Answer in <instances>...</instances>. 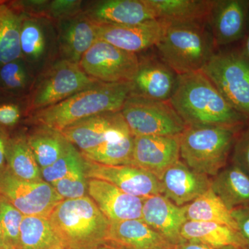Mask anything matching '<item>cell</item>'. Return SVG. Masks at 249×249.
Instances as JSON below:
<instances>
[{
  "mask_svg": "<svg viewBox=\"0 0 249 249\" xmlns=\"http://www.w3.org/2000/svg\"><path fill=\"white\" fill-rule=\"evenodd\" d=\"M168 102L187 127L215 125L240 129L249 119L227 102L201 71L178 75Z\"/></svg>",
  "mask_w": 249,
  "mask_h": 249,
  "instance_id": "cell-1",
  "label": "cell"
},
{
  "mask_svg": "<svg viewBox=\"0 0 249 249\" xmlns=\"http://www.w3.org/2000/svg\"><path fill=\"white\" fill-rule=\"evenodd\" d=\"M133 91L132 83H99L45 109L31 114L30 120L62 132L87 118L121 111Z\"/></svg>",
  "mask_w": 249,
  "mask_h": 249,
  "instance_id": "cell-2",
  "label": "cell"
},
{
  "mask_svg": "<svg viewBox=\"0 0 249 249\" xmlns=\"http://www.w3.org/2000/svg\"><path fill=\"white\" fill-rule=\"evenodd\" d=\"M165 22L164 34L155 47L160 60L178 75L201 71L215 53L208 19Z\"/></svg>",
  "mask_w": 249,
  "mask_h": 249,
  "instance_id": "cell-3",
  "label": "cell"
},
{
  "mask_svg": "<svg viewBox=\"0 0 249 249\" xmlns=\"http://www.w3.org/2000/svg\"><path fill=\"white\" fill-rule=\"evenodd\" d=\"M48 218L67 249H91L107 240L110 222L89 196L64 199Z\"/></svg>",
  "mask_w": 249,
  "mask_h": 249,
  "instance_id": "cell-4",
  "label": "cell"
},
{
  "mask_svg": "<svg viewBox=\"0 0 249 249\" xmlns=\"http://www.w3.org/2000/svg\"><path fill=\"white\" fill-rule=\"evenodd\" d=\"M240 129L224 126H190L180 135V158L191 169L215 176L225 168Z\"/></svg>",
  "mask_w": 249,
  "mask_h": 249,
  "instance_id": "cell-5",
  "label": "cell"
},
{
  "mask_svg": "<svg viewBox=\"0 0 249 249\" xmlns=\"http://www.w3.org/2000/svg\"><path fill=\"white\" fill-rule=\"evenodd\" d=\"M201 71L236 111L249 119V59L243 51L215 52Z\"/></svg>",
  "mask_w": 249,
  "mask_h": 249,
  "instance_id": "cell-6",
  "label": "cell"
},
{
  "mask_svg": "<svg viewBox=\"0 0 249 249\" xmlns=\"http://www.w3.org/2000/svg\"><path fill=\"white\" fill-rule=\"evenodd\" d=\"M98 83L88 76L78 64L62 59L49 67L37 80L29 94L26 109L32 114L62 102Z\"/></svg>",
  "mask_w": 249,
  "mask_h": 249,
  "instance_id": "cell-7",
  "label": "cell"
},
{
  "mask_svg": "<svg viewBox=\"0 0 249 249\" xmlns=\"http://www.w3.org/2000/svg\"><path fill=\"white\" fill-rule=\"evenodd\" d=\"M134 137H178L187 126L169 102L131 93L121 111Z\"/></svg>",
  "mask_w": 249,
  "mask_h": 249,
  "instance_id": "cell-8",
  "label": "cell"
},
{
  "mask_svg": "<svg viewBox=\"0 0 249 249\" xmlns=\"http://www.w3.org/2000/svg\"><path fill=\"white\" fill-rule=\"evenodd\" d=\"M137 54L98 40L80 59L79 66L88 76L104 83H131L138 71Z\"/></svg>",
  "mask_w": 249,
  "mask_h": 249,
  "instance_id": "cell-9",
  "label": "cell"
},
{
  "mask_svg": "<svg viewBox=\"0 0 249 249\" xmlns=\"http://www.w3.org/2000/svg\"><path fill=\"white\" fill-rule=\"evenodd\" d=\"M0 196L24 216L49 217L64 200L52 185L45 181H28L16 178L7 167L0 171Z\"/></svg>",
  "mask_w": 249,
  "mask_h": 249,
  "instance_id": "cell-10",
  "label": "cell"
},
{
  "mask_svg": "<svg viewBox=\"0 0 249 249\" xmlns=\"http://www.w3.org/2000/svg\"><path fill=\"white\" fill-rule=\"evenodd\" d=\"M61 133L81 154L131 133L121 111L103 113L72 124Z\"/></svg>",
  "mask_w": 249,
  "mask_h": 249,
  "instance_id": "cell-11",
  "label": "cell"
},
{
  "mask_svg": "<svg viewBox=\"0 0 249 249\" xmlns=\"http://www.w3.org/2000/svg\"><path fill=\"white\" fill-rule=\"evenodd\" d=\"M84 164L87 178L107 181L131 196L145 199L163 194L160 178L142 168L101 164L85 158Z\"/></svg>",
  "mask_w": 249,
  "mask_h": 249,
  "instance_id": "cell-12",
  "label": "cell"
},
{
  "mask_svg": "<svg viewBox=\"0 0 249 249\" xmlns=\"http://www.w3.org/2000/svg\"><path fill=\"white\" fill-rule=\"evenodd\" d=\"M96 25L98 40L136 54L155 47L163 36L165 29V22L157 19L134 25L98 24Z\"/></svg>",
  "mask_w": 249,
  "mask_h": 249,
  "instance_id": "cell-13",
  "label": "cell"
},
{
  "mask_svg": "<svg viewBox=\"0 0 249 249\" xmlns=\"http://www.w3.org/2000/svg\"><path fill=\"white\" fill-rule=\"evenodd\" d=\"M248 0H214L208 18L215 46L234 43L245 37L248 28Z\"/></svg>",
  "mask_w": 249,
  "mask_h": 249,
  "instance_id": "cell-14",
  "label": "cell"
},
{
  "mask_svg": "<svg viewBox=\"0 0 249 249\" xmlns=\"http://www.w3.org/2000/svg\"><path fill=\"white\" fill-rule=\"evenodd\" d=\"M180 136L134 137L132 165L160 178L165 170L179 160Z\"/></svg>",
  "mask_w": 249,
  "mask_h": 249,
  "instance_id": "cell-15",
  "label": "cell"
},
{
  "mask_svg": "<svg viewBox=\"0 0 249 249\" xmlns=\"http://www.w3.org/2000/svg\"><path fill=\"white\" fill-rule=\"evenodd\" d=\"M88 193L110 223L142 219L143 199L102 180L88 178Z\"/></svg>",
  "mask_w": 249,
  "mask_h": 249,
  "instance_id": "cell-16",
  "label": "cell"
},
{
  "mask_svg": "<svg viewBox=\"0 0 249 249\" xmlns=\"http://www.w3.org/2000/svg\"><path fill=\"white\" fill-rule=\"evenodd\" d=\"M160 181L162 195L178 206L190 204L211 188L209 176L191 169L180 160L165 170Z\"/></svg>",
  "mask_w": 249,
  "mask_h": 249,
  "instance_id": "cell-17",
  "label": "cell"
},
{
  "mask_svg": "<svg viewBox=\"0 0 249 249\" xmlns=\"http://www.w3.org/2000/svg\"><path fill=\"white\" fill-rule=\"evenodd\" d=\"M178 75L160 58L140 60L131 82L132 93L155 101L168 102L178 83Z\"/></svg>",
  "mask_w": 249,
  "mask_h": 249,
  "instance_id": "cell-18",
  "label": "cell"
},
{
  "mask_svg": "<svg viewBox=\"0 0 249 249\" xmlns=\"http://www.w3.org/2000/svg\"><path fill=\"white\" fill-rule=\"evenodd\" d=\"M142 220L175 247L183 242L181 231L187 222L185 206H178L163 195L142 201Z\"/></svg>",
  "mask_w": 249,
  "mask_h": 249,
  "instance_id": "cell-19",
  "label": "cell"
},
{
  "mask_svg": "<svg viewBox=\"0 0 249 249\" xmlns=\"http://www.w3.org/2000/svg\"><path fill=\"white\" fill-rule=\"evenodd\" d=\"M84 13L98 24L134 25L156 19L146 0L99 1Z\"/></svg>",
  "mask_w": 249,
  "mask_h": 249,
  "instance_id": "cell-20",
  "label": "cell"
},
{
  "mask_svg": "<svg viewBox=\"0 0 249 249\" xmlns=\"http://www.w3.org/2000/svg\"><path fill=\"white\" fill-rule=\"evenodd\" d=\"M62 22L60 52L64 60L78 64L83 55L98 40L97 25L84 12Z\"/></svg>",
  "mask_w": 249,
  "mask_h": 249,
  "instance_id": "cell-21",
  "label": "cell"
},
{
  "mask_svg": "<svg viewBox=\"0 0 249 249\" xmlns=\"http://www.w3.org/2000/svg\"><path fill=\"white\" fill-rule=\"evenodd\" d=\"M107 241L126 249H173L174 247L142 219L110 223Z\"/></svg>",
  "mask_w": 249,
  "mask_h": 249,
  "instance_id": "cell-22",
  "label": "cell"
},
{
  "mask_svg": "<svg viewBox=\"0 0 249 249\" xmlns=\"http://www.w3.org/2000/svg\"><path fill=\"white\" fill-rule=\"evenodd\" d=\"M183 240L217 248L246 249L248 247L240 232L214 222L187 221L181 231Z\"/></svg>",
  "mask_w": 249,
  "mask_h": 249,
  "instance_id": "cell-23",
  "label": "cell"
},
{
  "mask_svg": "<svg viewBox=\"0 0 249 249\" xmlns=\"http://www.w3.org/2000/svg\"><path fill=\"white\" fill-rule=\"evenodd\" d=\"M211 189L231 211L249 206V176L232 163L211 179Z\"/></svg>",
  "mask_w": 249,
  "mask_h": 249,
  "instance_id": "cell-24",
  "label": "cell"
},
{
  "mask_svg": "<svg viewBox=\"0 0 249 249\" xmlns=\"http://www.w3.org/2000/svg\"><path fill=\"white\" fill-rule=\"evenodd\" d=\"M24 16L15 3L0 4V67L22 58L19 36Z\"/></svg>",
  "mask_w": 249,
  "mask_h": 249,
  "instance_id": "cell-25",
  "label": "cell"
},
{
  "mask_svg": "<svg viewBox=\"0 0 249 249\" xmlns=\"http://www.w3.org/2000/svg\"><path fill=\"white\" fill-rule=\"evenodd\" d=\"M156 19L166 22L206 20L213 1L210 0H146Z\"/></svg>",
  "mask_w": 249,
  "mask_h": 249,
  "instance_id": "cell-26",
  "label": "cell"
},
{
  "mask_svg": "<svg viewBox=\"0 0 249 249\" xmlns=\"http://www.w3.org/2000/svg\"><path fill=\"white\" fill-rule=\"evenodd\" d=\"M27 139L40 169L55 163L71 144L61 132L45 126L40 125L27 136Z\"/></svg>",
  "mask_w": 249,
  "mask_h": 249,
  "instance_id": "cell-27",
  "label": "cell"
},
{
  "mask_svg": "<svg viewBox=\"0 0 249 249\" xmlns=\"http://www.w3.org/2000/svg\"><path fill=\"white\" fill-rule=\"evenodd\" d=\"M67 249L54 231L49 218L24 216L17 249Z\"/></svg>",
  "mask_w": 249,
  "mask_h": 249,
  "instance_id": "cell-28",
  "label": "cell"
},
{
  "mask_svg": "<svg viewBox=\"0 0 249 249\" xmlns=\"http://www.w3.org/2000/svg\"><path fill=\"white\" fill-rule=\"evenodd\" d=\"M184 206L187 221L217 223L239 231L232 211L211 188L196 200Z\"/></svg>",
  "mask_w": 249,
  "mask_h": 249,
  "instance_id": "cell-29",
  "label": "cell"
},
{
  "mask_svg": "<svg viewBox=\"0 0 249 249\" xmlns=\"http://www.w3.org/2000/svg\"><path fill=\"white\" fill-rule=\"evenodd\" d=\"M6 167L14 176L28 181H42L41 169L31 151L27 137L9 139Z\"/></svg>",
  "mask_w": 249,
  "mask_h": 249,
  "instance_id": "cell-30",
  "label": "cell"
},
{
  "mask_svg": "<svg viewBox=\"0 0 249 249\" xmlns=\"http://www.w3.org/2000/svg\"><path fill=\"white\" fill-rule=\"evenodd\" d=\"M134 142V136L129 134L81 155L86 160L101 164L132 165Z\"/></svg>",
  "mask_w": 249,
  "mask_h": 249,
  "instance_id": "cell-31",
  "label": "cell"
},
{
  "mask_svg": "<svg viewBox=\"0 0 249 249\" xmlns=\"http://www.w3.org/2000/svg\"><path fill=\"white\" fill-rule=\"evenodd\" d=\"M19 42L23 60L35 62L43 58L47 49V36L38 19L24 14Z\"/></svg>",
  "mask_w": 249,
  "mask_h": 249,
  "instance_id": "cell-32",
  "label": "cell"
},
{
  "mask_svg": "<svg viewBox=\"0 0 249 249\" xmlns=\"http://www.w3.org/2000/svg\"><path fill=\"white\" fill-rule=\"evenodd\" d=\"M52 186L63 199H79L88 196V178L85 174L84 158L65 178Z\"/></svg>",
  "mask_w": 249,
  "mask_h": 249,
  "instance_id": "cell-33",
  "label": "cell"
},
{
  "mask_svg": "<svg viewBox=\"0 0 249 249\" xmlns=\"http://www.w3.org/2000/svg\"><path fill=\"white\" fill-rule=\"evenodd\" d=\"M24 214L14 207L4 196H0V224L6 243L17 249L19 231Z\"/></svg>",
  "mask_w": 249,
  "mask_h": 249,
  "instance_id": "cell-34",
  "label": "cell"
},
{
  "mask_svg": "<svg viewBox=\"0 0 249 249\" xmlns=\"http://www.w3.org/2000/svg\"><path fill=\"white\" fill-rule=\"evenodd\" d=\"M29 74L22 58L0 67V88L10 93L20 92L27 88Z\"/></svg>",
  "mask_w": 249,
  "mask_h": 249,
  "instance_id": "cell-35",
  "label": "cell"
},
{
  "mask_svg": "<svg viewBox=\"0 0 249 249\" xmlns=\"http://www.w3.org/2000/svg\"><path fill=\"white\" fill-rule=\"evenodd\" d=\"M81 153L70 144L67 152L53 164L41 169L42 179L49 184L53 185L65 178L73 168L83 160Z\"/></svg>",
  "mask_w": 249,
  "mask_h": 249,
  "instance_id": "cell-36",
  "label": "cell"
},
{
  "mask_svg": "<svg viewBox=\"0 0 249 249\" xmlns=\"http://www.w3.org/2000/svg\"><path fill=\"white\" fill-rule=\"evenodd\" d=\"M81 1L55 0L47 1L42 16L65 20L81 14Z\"/></svg>",
  "mask_w": 249,
  "mask_h": 249,
  "instance_id": "cell-37",
  "label": "cell"
},
{
  "mask_svg": "<svg viewBox=\"0 0 249 249\" xmlns=\"http://www.w3.org/2000/svg\"><path fill=\"white\" fill-rule=\"evenodd\" d=\"M232 164L240 168L249 176V124L237 134L232 147Z\"/></svg>",
  "mask_w": 249,
  "mask_h": 249,
  "instance_id": "cell-38",
  "label": "cell"
},
{
  "mask_svg": "<svg viewBox=\"0 0 249 249\" xmlns=\"http://www.w3.org/2000/svg\"><path fill=\"white\" fill-rule=\"evenodd\" d=\"M22 116L21 108L14 102L0 103V126L13 127L18 124Z\"/></svg>",
  "mask_w": 249,
  "mask_h": 249,
  "instance_id": "cell-39",
  "label": "cell"
},
{
  "mask_svg": "<svg viewBox=\"0 0 249 249\" xmlns=\"http://www.w3.org/2000/svg\"><path fill=\"white\" fill-rule=\"evenodd\" d=\"M232 217L237 223L238 231L249 246V206L232 210Z\"/></svg>",
  "mask_w": 249,
  "mask_h": 249,
  "instance_id": "cell-40",
  "label": "cell"
},
{
  "mask_svg": "<svg viewBox=\"0 0 249 249\" xmlns=\"http://www.w3.org/2000/svg\"><path fill=\"white\" fill-rule=\"evenodd\" d=\"M173 249H235L233 248H217V247H213L211 246L203 245V244L198 243V242H191V241L183 240L180 242L178 245H175Z\"/></svg>",
  "mask_w": 249,
  "mask_h": 249,
  "instance_id": "cell-41",
  "label": "cell"
},
{
  "mask_svg": "<svg viewBox=\"0 0 249 249\" xmlns=\"http://www.w3.org/2000/svg\"><path fill=\"white\" fill-rule=\"evenodd\" d=\"M8 138L3 131L0 130V171L6 168V150Z\"/></svg>",
  "mask_w": 249,
  "mask_h": 249,
  "instance_id": "cell-42",
  "label": "cell"
},
{
  "mask_svg": "<svg viewBox=\"0 0 249 249\" xmlns=\"http://www.w3.org/2000/svg\"><path fill=\"white\" fill-rule=\"evenodd\" d=\"M244 53H245V55L248 57L249 59V34L248 36H247V40L245 41V46H244V48L242 49Z\"/></svg>",
  "mask_w": 249,
  "mask_h": 249,
  "instance_id": "cell-43",
  "label": "cell"
},
{
  "mask_svg": "<svg viewBox=\"0 0 249 249\" xmlns=\"http://www.w3.org/2000/svg\"><path fill=\"white\" fill-rule=\"evenodd\" d=\"M0 249H16L12 246L5 242H0Z\"/></svg>",
  "mask_w": 249,
  "mask_h": 249,
  "instance_id": "cell-44",
  "label": "cell"
},
{
  "mask_svg": "<svg viewBox=\"0 0 249 249\" xmlns=\"http://www.w3.org/2000/svg\"><path fill=\"white\" fill-rule=\"evenodd\" d=\"M0 242H4L2 231H1V224H0Z\"/></svg>",
  "mask_w": 249,
  "mask_h": 249,
  "instance_id": "cell-45",
  "label": "cell"
},
{
  "mask_svg": "<svg viewBox=\"0 0 249 249\" xmlns=\"http://www.w3.org/2000/svg\"><path fill=\"white\" fill-rule=\"evenodd\" d=\"M94 249H114L113 248H111V247H98V248Z\"/></svg>",
  "mask_w": 249,
  "mask_h": 249,
  "instance_id": "cell-46",
  "label": "cell"
},
{
  "mask_svg": "<svg viewBox=\"0 0 249 249\" xmlns=\"http://www.w3.org/2000/svg\"><path fill=\"white\" fill-rule=\"evenodd\" d=\"M3 1H4L3 0H0V4H1V2H3Z\"/></svg>",
  "mask_w": 249,
  "mask_h": 249,
  "instance_id": "cell-47",
  "label": "cell"
},
{
  "mask_svg": "<svg viewBox=\"0 0 249 249\" xmlns=\"http://www.w3.org/2000/svg\"></svg>",
  "mask_w": 249,
  "mask_h": 249,
  "instance_id": "cell-48",
  "label": "cell"
}]
</instances>
